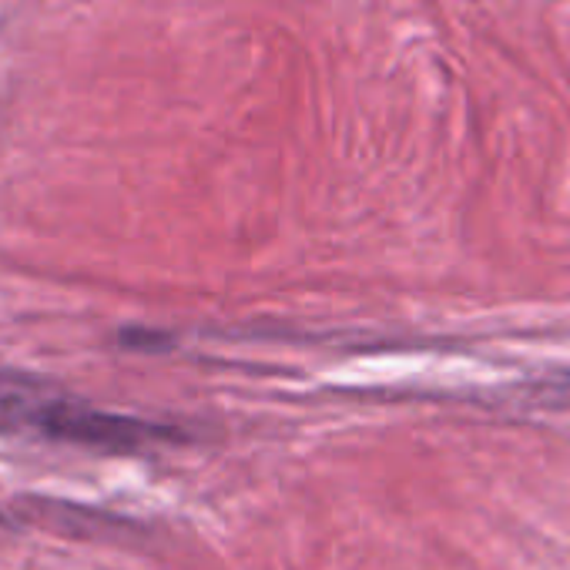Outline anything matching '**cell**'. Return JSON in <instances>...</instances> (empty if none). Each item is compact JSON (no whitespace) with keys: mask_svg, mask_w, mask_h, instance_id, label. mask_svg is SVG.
I'll return each mask as SVG.
<instances>
[{"mask_svg":"<svg viewBox=\"0 0 570 570\" xmlns=\"http://www.w3.org/2000/svg\"><path fill=\"white\" fill-rule=\"evenodd\" d=\"M0 430H35L75 443L101 446H135L161 436L158 426L95 413L75 400L58 396L48 383L0 370Z\"/></svg>","mask_w":570,"mask_h":570,"instance_id":"6da1fadb","label":"cell"}]
</instances>
